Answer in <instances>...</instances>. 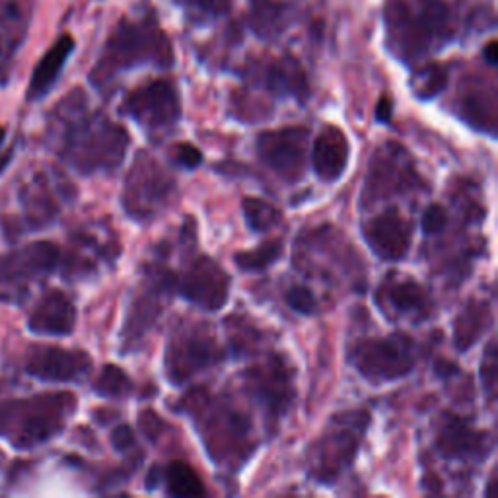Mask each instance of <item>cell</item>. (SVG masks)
Listing matches in <instances>:
<instances>
[{"instance_id": "f1b7e54d", "label": "cell", "mask_w": 498, "mask_h": 498, "mask_svg": "<svg viewBox=\"0 0 498 498\" xmlns=\"http://www.w3.org/2000/svg\"><path fill=\"white\" fill-rule=\"evenodd\" d=\"M135 390V384L115 364H107L104 370L97 374L94 382V392L104 397V400H125Z\"/></svg>"}, {"instance_id": "52a82bcc", "label": "cell", "mask_w": 498, "mask_h": 498, "mask_svg": "<svg viewBox=\"0 0 498 498\" xmlns=\"http://www.w3.org/2000/svg\"><path fill=\"white\" fill-rule=\"evenodd\" d=\"M349 360L362 378L372 384H385L405 378L417 364L415 341L395 333L390 337L360 339L349 352Z\"/></svg>"}, {"instance_id": "9c48e42d", "label": "cell", "mask_w": 498, "mask_h": 498, "mask_svg": "<svg viewBox=\"0 0 498 498\" xmlns=\"http://www.w3.org/2000/svg\"><path fill=\"white\" fill-rule=\"evenodd\" d=\"M413 190H425V181L417 173L411 156L397 142H385L372 154L368 180L362 193V207L367 208L382 198L403 195Z\"/></svg>"}, {"instance_id": "7bdbcfd3", "label": "cell", "mask_w": 498, "mask_h": 498, "mask_svg": "<svg viewBox=\"0 0 498 498\" xmlns=\"http://www.w3.org/2000/svg\"><path fill=\"white\" fill-rule=\"evenodd\" d=\"M0 53H3V36H0Z\"/></svg>"}, {"instance_id": "ba28073f", "label": "cell", "mask_w": 498, "mask_h": 498, "mask_svg": "<svg viewBox=\"0 0 498 498\" xmlns=\"http://www.w3.org/2000/svg\"><path fill=\"white\" fill-rule=\"evenodd\" d=\"M175 193L173 177L142 152L125 180L123 208L131 218L152 220L173 203Z\"/></svg>"}, {"instance_id": "44dd1931", "label": "cell", "mask_w": 498, "mask_h": 498, "mask_svg": "<svg viewBox=\"0 0 498 498\" xmlns=\"http://www.w3.org/2000/svg\"><path fill=\"white\" fill-rule=\"evenodd\" d=\"M378 306L385 316H407L417 322L433 314L426 291L411 276H387L378 291Z\"/></svg>"}, {"instance_id": "5b68a950", "label": "cell", "mask_w": 498, "mask_h": 498, "mask_svg": "<svg viewBox=\"0 0 498 498\" xmlns=\"http://www.w3.org/2000/svg\"><path fill=\"white\" fill-rule=\"evenodd\" d=\"M195 395L198 401L193 395L185 400L190 403V407L185 405V413L195 418L208 456L228 469L241 468L256 450L249 418L234 405L216 401L205 393Z\"/></svg>"}, {"instance_id": "83f0119b", "label": "cell", "mask_w": 498, "mask_h": 498, "mask_svg": "<svg viewBox=\"0 0 498 498\" xmlns=\"http://www.w3.org/2000/svg\"><path fill=\"white\" fill-rule=\"evenodd\" d=\"M461 119L471 127L486 131L494 137V97L483 92H469L461 97Z\"/></svg>"}, {"instance_id": "7c38bea8", "label": "cell", "mask_w": 498, "mask_h": 498, "mask_svg": "<svg viewBox=\"0 0 498 498\" xmlns=\"http://www.w3.org/2000/svg\"><path fill=\"white\" fill-rule=\"evenodd\" d=\"M121 114L147 131H168L180 123L181 97L172 80H152L125 97Z\"/></svg>"}, {"instance_id": "d590c367", "label": "cell", "mask_w": 498, "mask_h": 498, "mask_svg": "<svg viewBox=\"0 0 498 498\" xmlns=\"http://www.w3.org/2000/svg\"><path fill=\"white\" fill-rule=\"evenodd\" d=\"M481 380L485 384V390L489 392V395H493L496 385V342L494 341L489 342L485 359L481 362Z\"/></svg>"}, {"instance_id": "7402d4cb", "label": "cell", "mask_w": 498, "mask_h": 498, "mask_svg": "<svg viewBox=\"0 0 498 498\" xmlns=\"http://www.w3.org/2000/svg\"><path fill=\"white\" fill-rule=\"evenodd\" d=\"M76 327V308L61 291H49L31 309L28 317L30 333L39 337H66Z\"/></svg>"}, {"instance_id": "b9f144b4", "label": "cell", "mask_w": 498, "mask_h": 498, "mask_svg": "<svg viewBox=\"0 0 498 498\" xmlns=\"http://www.w3.org/2000/svg\"><path fill=\"white\" fill-rule=\"evenodd\" d=\"M4 139H6V129H0V145H3Z\"/></svg>"}, {"instance_id": "ee69618b", "label": "cell", "mask_w": 498, "mask_h": 498, "mask_svg": "<svg viewBox=\"0 0 498 498\" xmlns=\"http://www.w3.org/2000/svg\"><path fill=\"white\" fill-rule=\"evenodd\" d=\"M0 461H3V456H0Z\"/></svg>"}, {"instance_id": "1f68e13d", "label": "cell", "mask_w": 498, "mask_h": 498, "mask_svg": "<svg viewBox=\"0 0 498 498\" xmlns=\"http://www.w3.org/2000/svg\"><path fill=\"white\" fill-rule=\"evenodd\" d=\"M448 84V71L440 64H428L413 76V90L420 99H430L438 96Z\"/></svg>"}, {"instance_id": "60d3db41", "label": "cell", "mask_w": 498, "mask_h": 498, "mask_svg": "<svg viewBox=\"0 0 498 498\" xmlns=\"http://www.w3.org/2000/svg\"><path fill=\"white\" fill-rule=\"evenodd\" d=\"M485 59L486 63H489L491 66H494L498 63V57H496V41H491L489 46L485 47Z\"/></svg>"}, {"instance_id": "e0dca14e", "label": "cell", "mask_w": 498, "mask_h": 498, "mask_svg": "<svg viewBox=\"0 0 498 498\" xmlns=\"http://www.w3.org/2000/svg\"><path fill=\"white\" fill-rule=\"evenodd\" d=\"M69 187L57 175L46 172L33 173L31 180L20 190L24 228L41 230L53 224L61 213V205L69 201Z\"/></svg>"}, {"instance_id": "3957f363", "label": "cell", "mask_w": 498, "mask_h": 498, "mask_svg": "<svg viewBox=\"0 0 498 498\" xmlns=\"http://www.w3.org/2000/svg\"><path fill=\"white\" fill-rule=\"evenodd\" d=\"M384 20L387 47L405 63L426 57L453 38V16L446 0H387Z\"/></svg>"}, {"instance_id": "4dcf8cb0", "label": "cell", "mask_w": 498, "mask_h": 498, "mask_svg": "<svg viewBox=\"0 0 498 498\" xmlns=\"http://www.w3.org/2000/svg\"><path fill=\"white\" fill-rule=\"evenodd\" d=\"M243 208V216H246V223L249 226L251 232H269L271 228H274L276 224L281 223V210L273 207L271 203L263 201V198H256V197H248L243 198L241 203Z\"/></svg>"}, {"instance_id": "ab89813d", "label": "cell", "mask_w": 498, "mask_h": 498, "mask_svg": "<svg viewBox=\"0 0 498 498\" xmlns=\"http://www.w3.org/2000/svg\"><path fill=\"white\" fill-rule=\"evenodd\" d=\"M392 115H393V102L390 97H382L378 106H376V119H378L380 123H390Z\"/></svg>"}, {"instance_id": "e575fe53", "label": "cell", "mask_w": 498, "mask_h": 498, "mask_svg": "<svg viewBox=\"0 0 498 498\" xmlns=\"http://www.w3.org/2000/svg\"><path fill=\"white\" fill-rule=\"evenodd\" d=\"M448 220H450L448 210L442 205L435 203V205H430V207L425 208L423 220H420V228H423L426 236H438L446 230Z\"/></svg>"}, {"instance_id": "603a6c76", "label": "cell", "mask_w": 498, "mask_h": 498, "mask_svg": "<svg viewBox=\"0 0 498 498\" xmlns=\"http://www.w3.org/2000/svg\"><path fill=\"white\" fill-rule=\"evenodd\" d=\"M350 158V145L345 132L327 125L316 137L312 145V168L325 183L339 181L345 173Z\"/></svg>"}, {"instance_id": "8d00e7d4", "label": "cell", "mask_w": 498, "mask_h": 498, "mask_svg": "<svg viewBox=\"0 0 498 498\" xmlns=\"http://www.w3.org/2000/svg\"><path fill=\"white\" fill-rule=\"evenodd\" d=\"M173 160L180 168L185 170H195L203 162V154L193 145H177L173 150Z\"/></svg>"}, {"instance_id": "277c9868", "label": "cell", "mask_w": 498, "mask_h": 498, "mask_svg": "<svg viewBox=\"0 0 498 498\" xmlns=\"http://www.w3.org/2000/svg\"><path fill=\"white\" fill-rule=\"evenodd\" d=\"M76 411L69 392L39 393L0 403V438L14 450H33L57 438Z\"/></svg>"}, {"instance_id": "cb8c5ba5", "label": "cell", "mask_w": 498, "mask_h": 498, "mask_svg": "<svg viewBox=\"0 0 498 498\" xmlns=\"http://www.w3.org/2000/svg\"><path fill=\"white\" fill-rule=\"evenodd\" d=\"M257 82L274 96L294 97L298 102H306L309 94L302 66L289 57L269 63L257 74Z\"/></svg>"}, {"instance_id": "30bf717a", "label": "cell", "mask_w": 498, "mask_h": 498, "mask_svg": "<svg viewBox=\"0 0 498 498\" xmlns=\"http://www.w3.org/2000/svg\"><path fill=\"white\" fill-rule=\"evenodd\" d=\"M223 359L224 350L207 325L187 327L177 331L165 347V376L172 384L181 385Z\"/></svg>"}, {"instance_id": "6da1fadb", "label": "cell", "mask_w": 498, "mask_h": 498, "mask_svg": "<svg viewBox=\"0 0 498 498\" xmlns=\"http://www.w3.org/2000/svg\"><path fill=\"white\" fill-rule=\"evenodd\" d=\"M49 131L59 158L82 175L119 168L131 145L123 127L88 109L82 92H72L57 107Z\"/></svg>"}, {"instance_id": "ac0fdd59", "label": "cell", "mask_w": 498, "mask_h": 498, "mask_svg": "<svg viewBox=\"0 0 498 498\" xmlns=\"http://www.w3.org/2000/svg\"><path fill=\"white\" fill-rule=\"evenodd\" d=\"M92 357L84 350L61 347H36L26 360V372L47 384H72L92 372Z\"/></svg>"}, {"instance_id": "8fae6325", "label": "cell", "mask_w": 498, "mask_h": 498, "mask_svg": "<svg viewBox=\"0 0 498 498\" xmlns=\"http://www.w3.org/2000/svg\"><path fill=\"white\" fill-rule=\"evenodd\" d=\"M175 273L164 269L162 265H152L147 269L145 281L132 298L129 316L123 325V350H132L139 341L147 337L148 331L158 322L164 312L165 298L175 291Z\"/></svg>"}, {"instance_id": "ffe728a7", "label": "cell", "mask_w": 498, "mask_h": 498, "mask_svg": "<svg viewBox=\"0 0 498 498\" xmlns=\"http://www.w3.org/2000/svg\"><path fill=\"white\" fill-rule=\"evenodd\" d=\"M436 450L442 458L453 461H481L491 452L489 435L475 430L468 420L444 415L436 435Z\"/></svg>"}, {"instance_id": "9a60e30c", "label": "cell", "mask_w": 498, "mask_h": 498, "mask_svg": "<svg viewBox=\"0 0 498 498\" xmlns=\"http://www.w3.org/2000/svg\"><path fill=\"white\" fill-rule=\"evenodd\" d=\"M309 131L306 127H284L265 131L257 137L259 160L286 183L300 181L308 162Z\"/></svg>"}, {"instance_id": "4316f807", "label": "cell", "mask_w": 498, "mask_h": 498, "mask_svg": "<svg viewBox=\"0 0 498 498\" xmlns=\"http://www.w3.org/2000/svg\"><path fill=\"white\" fill-rule=\"evenodd\" d=\"M162 481L165 485V493L172 496H203L205 485L197 471L187 466L185 461H172L162 471Z\"/></svg>"}, {"instance_id": "836d02e7", "label": "cell", "mask_w": 498, "mask_h": 498, "mask_svg": "<svg viewBox=\"0 0 498 498\" xmlns=\"http://www.w3.org/2000/svg\"><path fill=\"white\" fill-rule=\"evenodd\" d=\"M175 3L197 18H216L230 6V0H175Z\"/></svg>"}, {"instance_id": "4fadbf2b", "label": "cell", "mask_w": 498, "mask_h": 498, "mask_svg": "<svg viewBox=\"0 0 498 498\" xmlns=\"http://www.w3.org/2000/svg\"><path fill=\"white\" fill-rule=\"evenodd\" d=\"M246 390L271 420L283 417L294 401V372L279 354L243 372Z\"/></svg>"}, {"instance_id": "f35d334b", "label": "cell", "mask_w": 498, "mask_h": 498, "mask_svg": "<svg viewBox=\"0 0 498 498\" xmlns=\"http://www.w3.org/2000/svg\"><path fill=\"white\" fill-rule=\"evenodd\" d=\"M139 420H140L142 430H145V435H147L150 440L158 438L160 428L164 426V423H162V418H160V417H156L152 411H145V413L140 415Z\"/></svg>"}, {"instance_id": "d4e9b609", "label": "cell", "mask_w": 498, "mask_h": 498, "mask_svg": "<svg viewBox=\"0 0 498 498\" xmlns=\"http://www.w3.org/2000/svg\"><path fill=\"white\" fill-rule=\"evenodd\" d=\"M72 51H74V39L71 36H61L57 43L43 55V59L38 63L30 80V88H28L30 102H38V99H43L51 92V88L59 80V76Z\"/></svg>"}, {"instance_id": "484cf974", "label": "cell", "mask_w": 498, "mask_h": 498, "mask_svg": "<svg viewBox=\"0 0 498 498\" xmlns=\"http://www.w3.org/2000/svg\"><path fill=\"white\" fill-rule=\"evenodd\" d=\"M491 324V309L485 302L473 300L461 309L456 319V331H453V341L460 350L471 349L479 341L483 331Z\"/></svg>"}, {"instance_id": "5bb4252c", "label": "cell", "mask_w": 498, "mask_h": 498, "mask_svg": "<svg viewBox=\"0 0 498 498\" xmlns=\"http://www.w3.org/2000/svg\"><path fill=\"white\" fill-rule=\"evenodd\" d=\"M63 253L53 241H33L26 248L0 253V294H14L24 286L57 271Z\"/></svg>"}, {"instance_id": "8992f818", "label": "cell", "mask_w": 498, "mask_h": 498, "mask_svg": "<svg viewBox=\"0 0 498 498\" xmlns=\"http://www.w3.org/2000/svg\"><path fill=\"white\" fill-rule=\"evenodd\" d=\"M368 425L370 415L360 409L331 417L325 433L309 448V477L322 485H333L352 466Z\"/></svg>"}, {"instance_id": "74e56055", "label": "cell", "mask_w": 498, "mask_h": 498, "mask_svg": "<svg viewBox=\"0 0 498 498\" xmlns=\"http://www.w3.org/2000/svg\"><path fill=\"white\" fill-rule=\"evenodd\" d=\"M135 433H132V428L129 425H119L117 428H114L112 433V446L115 452L119 453H125L131 452L135 448Z\"/></svg>"}, {"instance_id": "2e32d148", "label": "cell", "mask_w": 498, "mask_h": 498, "mask_svg": "<svg viewBox=\"0 0 498 498\" xmlns=\"http://www.w3.org/2000/svg\"><path fill=\"white\" fill-rule=\"evenodd\" d=\"M175 291L205 312H216L228 302L230 276L215 259L201 256L187 265L181 276H177Z\"/></svg>"}, {"instance_id": "d6986e66", "label": "cell", "mask_w": 498, "mask_h": 498, "mask_svg": "<svg viewBox=\"0 0 498 498\" xmlns=\"http://www.w3.org/2000/svg\"><path fill=\"white\" fill-rule=\"evenodd\" d=\"M362 236L380 259L400 261L411 248L413 226L407 223L400 208L390 207L362 224Z\"/></svg>"}, {"instance_id": "7a4b0ae2", "label": "cell", "mask_w": 498, "mask_h": 498, "mask_svg": "<svg viewBox=\"0 0 498 498\" xmlns=\"http://www.w3.org/2000/svg\"><path fill=\"white\" fill-rule=\"evenodd\" d=\"M147 64L158 69H170L173 64V47L152 10L119 21L92 69L90 80L99 90H106L121 72Z\"/></svg>"}, {"instance_id": "f546056e", "label": "cell", "mask_w": 498, "mask_h": 498, "mask_svg": "<svg viewBox=\"0 0 498 498\" xmlns=\"http://www.w3.org/2000/svg\"><path fill=\"white\" fill-rule=\"evenodd\" d=\"M283 256V241L281 240H269L261 243L259 248L251 251H240L234 256L238 269L246 273H259L269 269L271 265Z\"/></svg>"}, {"instance_id": "d6a6232c", "label": "cell", "mask_w": 498, "mask_h": 498, "mask_svg": "<svg viewBox=\"0 0 498 498\" xmlns=\"http://www.w3.org/2000/svg\"><path fill=\"white\" fill-rule=\"evenodd\" d=\"M284 300L289 304V308L292 312H298L302 316H312L317 312V302L314 292L308 289V286L296 284L292 289H289V292L284 294Z\"/></svg>"}]
</instances>
